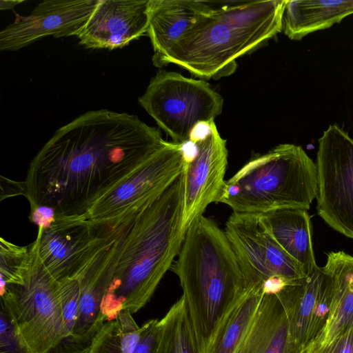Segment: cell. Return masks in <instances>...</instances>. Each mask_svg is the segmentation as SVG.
Wrapping results in <instances>:
<instances>
[{
	"mask_svg": "<svg viewBox=\"0 0 353 353\" xmlns=\"http://www.w3.org/2000/svg\"><path fill=\"white\" fill-rule=\"evenodd\" d=\"M0 353H33L20 337L6 312L1 307Z\"/></svg>",
	"mask_w": 353,
	"mask_h": 353,
	"instance_id": "27",
	"label": "cell"
},
{
	"mask_svg": "<svg viewBox=\"0 0 353 353\" xmlns=\"http://www.w3.org/2000/svg\"><path fill=\"white\" fill-rule=\"evenodd\" d=\"M353 14V0H287L282 30L292 40L331 27Z\"/></svg>",
	"mask_w": 353,
	"mask_h": 353,
	"instance_id": "21",
	"label": "cell"
},
{
	"mask_svg": "<svg viewBox=\"0 0 353 353\" xmlns=\"http://www.w3.org/2000/svg\"><path fill=\"white\" fill-rule=\"evenodd\" d=\"M153 353H199L188 309L182 296L159 320Z\"/></svg>",
	"mask_w": 353,
	"mask_h": 353,
	"instance_id": "23",
	"label": "cell"
},
{
	"mask_svg": "<svg viewBox=\"0 0 353 353\" xmlns=\"http://www.w3.org/2000/svg\"><path fill=\"white\" fill-rule=\"evenodd\" d=\"M293 341L286 308L278 294H265L234 353H304Z\"/></svg>",
	"mask_w": 353,
	"mask_h": 353,
	"instance_id": "16",
	"label": "cell"
},
{
	"mask_svg": "<svg viewBox=\"0 0 353 353\" xmlns=\"http://www.w3.org/2000/svg\"><path fill=\"white\" fill-rule=\"evenodd\" d=\"M99 0H49L39 3L27 16L16 20L0 32V50L14 51L45 37L77 36Z\"/></svg>",
	"mask_w": 353,
	"mask_h": 353,
	"instance_id": "13",
	"label": "cell"
},
{
	"mask_svg": "<svg viewBox=\"0 0 353 353\" xmlns=\"http://www.w3.org/2000/svg\"><path fill=\"white\" fill-rule=\"evenodd\" d=\"M134 216L130 214L110 223L104 241L75 277L79 283V301L74 336L83 353L107 321L101 305L113 275L121 234Z\"/></svg>",
	"mask_w": 353,
	"mask_h": 353,
	"instance_id": "11",
	"label": "cell"
},
{
	"mask_svg": "<svg viewBox=\"0 0 353 353\" xmlns=\"http://www.w3.org/2000/svg\"><path fill=\"white\" fill-rule=\"evenodd\" d=\"M332 290L331 275L324 267L317 266L278 293L288 312L292 340L303 351L326 323Z\"/></svg>",
	"mask_w": 353,
	"mask_h": 353,
	"instance_id": "14",
	"label": "cell"
},
{
	"mask_svg": "<svg viewBox=\"0 0 353 353\" xmlns=\"http://www.w3.org/2000/svg\"><path fill=\"white\" fill-rule=\"evenodd\" d=\"M158 319H151L141 326V332L134 353H153L155 349L158 332Z\"/></svg>",
	"mask_w": 353,
	"mask_h": 353,
	"instance_id": "29",
	"label": "cell"
},
{
	"mask_svg": "<svg viewBox=\"0 0 353 353\" xmlns=\"http://www.w3.org/2000/svg\"><path fill=\"white\" fill-rule=\"evenodd\" d=\"M185 157V143L169 142L131 175L94 201L81 219L90 225L105 223L142 210L180 176Z\"/></svg>",
	"mask_w": 353,
	"mask_h": 353,
	"instance_id": "8",
	"label": "cell"
},
{
	"mask_svg": "<svg viewBox=\"0 0 353 353\" xmlns=\"http://www.w3.org/2000/svg\"><path fill=\"white\" fill-rule=\"evenodd\" d=\"M183 171L147 205L122 232L113 275L101 305L107 321L128 310L134 314L150 301L178 256L185 235Z\"/></svg>",
	"mask_w": 353,
	"mask_h": 353,
	"instance_id": "2",
	"label": "cell"
},
{
	"mask_svg": "<svg viewBox=\"0 0 353 353\" xmlns=\"http://www.w3.org/2000/svg\"><path fill=\"white\" fill-rule=\"evenodd\" d=\"M316 166L318 214L353 239V139L337 125L319 139Z\"/></svg>",
	"mask_w": 353,
	"mask_h": 353,
	"instance_id": "9",
	"label": "cell"
},
{
	"mask_svg": "<svg viewBox=\"0 0 353 353\" xmlns=\"http://www.w3.org/2000/svg\"><path fill=\"white\" fill-rule=\"evenodd\" d=\"M59 282L63 318L67 336L49 353H83L74 336L79 312V281L75 278H70Z\"/></svg>",
	"mask_w": 353,
	"mask_h": 353,
	"instance_id": "25",
	"label": "cell"
},
{
	"mask_svg": "<svg viewBox=\"0 0 353 353\" xmlns=\"http://www.w3.org/2000/svg\"><path fill=\"white\" fill-rule=\"evenodd\" d=\"M263 285L245 288L221 323L206 353H234L263 296Z\"/></svg>",
	"mask_w": 353,
	"mask_h": 353,
	"instance_id": "22",
	"label": "cell"
},
{
	"mask_svg": "<svg viewBox=\"0 0 353 353\" xmlns=\"http://www.w3.org/2000/svg\"><path fill=\"white\" fill-rule=\"evenodd\" d=\"M211 8L209 1L149 0L147 33L154 50L152 61L166 53Z\"/></svg>",
	"mask_w": 353,
	"mask_h": 353,
	"instance_id": "17",
	"label": "cell"
},
{
	"mask_svg": "<svg viewBox=\"0 0 353 353\" xmlns=\"http://www.w3.org/2000/svg\"><path fill=\"white\" fill-rule=\"evenodd\" d=\"M139 103L173 142L185 143L200 124L213 121L223 99L204 80L159 71Z\"/></svg>",
	"mask_w": 353,
	"mask_h": 353,
	"instance_id": "7",
	"label": "cell"
},
{
	"mask_svg": "<svg viewBox=\"0 0 353 353\" xmlns=\"http://www.w3.org/2000/svg\"><path fill=\"white\" fill-rule=\"evenodd\" d=\"M128 310L106 321L95 335L86 353H134L141 332Z\"/></svg>",
	"mask_w": 353,
	"mask_h": 353,
	"instance_id": "24",
	"label": "cell"
},
{
	"mask_svg": "<svg viewBox=\"0 0 353 353\" xmlns=\"http://www.w3.org/2000/svg\"><path fill=\"white\" fill-rule=\"evenodd\" d=\"M196 152L183 170L184 198L181 230L185 231L193 221L203 214L212 203H219L225 184L228 165L226 141L213 121L206 123L203 134L194 132L190 139Z\"/></svg>",
	"mask_w": 353,
	"mask_h": 353,
	"instance_id": "10",
	"label": "cell"
},
{
	"mask_svg": "<svg viewBox=\"0 0 353 353\" xmlns=\"http://www.w3.org/2000/svg\"><path fill=\"white\" fill-rule=\"evenodd\" d=\"M22 284L0 283L1 307L33 353H49L66 336L59 282L45 268L37 236Z\"/></svg>",
	"mask_w": 353,
	"mask_h": 353,
	"instance_id": "6",
	"label": "cell"
},
{
	"mask_svg": "<svg viewBox=\"0 0 353 353\" xmlns=\"http://www.w3.org/2000/svg\"><path fill=\"white\" fill-rule=\"evenodd\" d=\"M29 245H17L0 239V283L22 284L30 264Z\"/></svg>",
	"mask_w": 353,
	"mask_h": 353,
	"instance_id": "26",
	"label": "cell"
},
{
	"mask_svg": "<svg viewBox=\"0 0 353 353\" xmlns=\"http://www.w3.org/2000/svg\"><path fill=\"white\" fill-rule=\"evenodd\" d=\"M23 1H8L1 0L0 1L1 10L12 9L15 6L21 3Z\"/></svg>",
	"mask_w": 353,
	"mask_h": 353,
	"instance_id": "30",
	"label": "cell"
},
{
	"mask_svg": "<svg viewBox=\"0 0 353 353\" xmlns=\"http://www.w3.org/2000/svg\"><path fill=\"white\" fill-rule=\"evenodd\" d=\"M323 267L332 279V297L326 323L309 345L313 346L325 345L353 327V256L330 252Z\"/></svg>",
	"mask_w": 353,
	"mask_h": 353,
	"instance_id": "18",
	"label": "cell"
},
{
	"mask_svg": "<svg viewBox=\"0 0 353 353\" xmlns=\"http://www.w3.org/2000/svg\"><path fill=\"white\" fill-rule=\"evenodd\" d=\"M259 214L232 212L224 230L237 259L246 288L263 285L267 280L275 277L268 266L259 238Z\"/></svg>",
	"mask_w": 353,
	"mask_h": 353,
	"instance_id": "19",
	"label": "cell"
},
{
	"mask_svg": "<svg viewBox=\"0 0 353 353\" xmlns=\"http://www.w3.org/2000/svg\"><path fill=\"white\" fill-rule=\"evenodd\" d=\"M286 1H211L210 11L153 64L174 63L203 79L228 76L236 58L282 30Z\"/></svg>",
	"mask_w": 353,
	"mask_h": 353,
	"instance_id": "3",
	"label": "cell"
},
{
	"mask_svg": "<svg viewBox=\"0 0 353 353\" xmlns=\"http://www.w3.org/2000/svg\"><path fill=\"white\" fill-rule=\"evenodd\" d=\"M168 143L136 115L86 112L59 128L33 158L23 181L25 197L30 207L81 219Z\"/></svg>",
	"mask_w": 353,
	"mask_h": 353,
	"instance_id": "1",
	"label": "cell"
},
{
	"mask_svg": "<svg viewBox=\"0 0 353 353\" xmlns=\"http://www.w3.org/2000/svg\"><path fill=\"white\" fill-rule=\"evenodd\" d=\"M316 194V163L301 146L285 143L251 159L225 181L219 203L243 214L308 210Z\"/></svg>",
	"mask_w": 353,
	"mask_h": 353,
	"instance_id": "5",
	"label": "cell"
},
{
	"mask_svg": "<svg viewBox=\"0 0 353 353\" xmlns=\"http://www.w3.org/2000/svg\"><path fill=\"white\" fill-rule=\"evenodd\" d=\"M265 227L279 245L303 268L307 275L316 264L307 210L287 208L260 214Z\"/></svg>",
	"mask_w": 353,
	"mask_h": 353,
	"instance_id": "20",
	"label": "cell"
},
{
	"mask_svg": "<svg viewBox=\"0 0 353 353\" xmlns=\"http://www.w3.org/2000/svg\"><path fill=\"white\" fill-rule=\"evenodd\" d=\"M171 270L183 290L199 353H206L246 287L224 230L203 214L185 233Z\"/></svg>",
	"mask_w": 353,
	"mask_h": 353,
	"instance_id": "4",
	"label": "cell"
},
{
	"mask_svg": "<svg viewBox=\"0 0 353 353\" xmlns=\"http://www.w3.org/2000/svg\"><path fill=\"white\" fill-rule=\"evenodd\" d=\"M149 0H99L77 35L87 48H123L148 32Z\"/></svg>",
	"mask_w": 353,
	"mask_h": 353,
	"instance_id": "15",
	"label": "cell"
},
{
	"mask_svg": "<svg viewBox=\"0 0 353 353\" xmlns=\"http://www.w3.org/2000/svg\"><path fill=\"white\" fill-rule=\"evenodd\" d=\"M110 228V223L90 225L73 219L44 229L38 227L41 263L58 281L74 279L101 245Z\"/></svg>",
	"mask_w": 353,
	"mask_h": 353,
	"instance_id": "12",
	"label": "cell"
},
{
	"mask_svg": "<svg viewBox=\"0 0 353 353\" xmlns=\"http://www.w3.org/2000/svg\"><path fill=\"white\" fill-rule=\"evenodd\" d=\"M304 353H353V327L325 345H308Z\"/></svg>",
	"mask_w": 353,
	"mask_h": 353,
	"instance_id": "28",
	"label": "cell"
}]
</instances>
